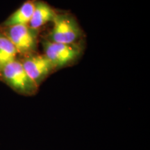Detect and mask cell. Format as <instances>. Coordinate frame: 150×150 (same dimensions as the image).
<instances>
[{
	"mask_svg": "<svg viewBox=\"0 0 150 150\" xmlns=\"http://www.w3.org/2000/svg\"><path fill=\"white\" fill-rule=\"evenodd\" d=\"M0 80L17 93L26 96L35 95L39 88L27 74L19 59L0 70Z\"/></svg>",
	"mask_w": 150,
	"mask_h": 150,
	"instance_id": "6da1fadb",
	"label": "cell"
},
{
	"mask_svg": "<svg viewBox=\"0 0 150 150\" xmlns=\"http://www.w3.org/2000/svg\"><path fill=\"white\" fill-rule=\"evenodd\" d=\"M0 31L13 44L18 55L22 56L35 54L38 45L39 30L29 25H16L2 27Z\"/></svg>",
	"mask_w": 150,
	"mask_h": 150,
	"instance_id": "7a4b0ae2",
	"label": "cell"
},
{
	"mask_svg": "<svg viewBox=\"0 0 150 150\" xmlns=\"http://www.w3.org/2000/svg\"><path fill=\"white\" fill-rule=\"evenodd\" d=\"M52 22L53 27L47 36V40L62 44H74L81 38V29L72 15L56 13Z\"/></svg>",
	"mask_w": 150,
	"mask_h": 150,
	"instance_id": "3957f363",
	"label": "cell"
},
{
	"mask_svg": "<svg viewBox=\"0 0 150 150\" xmlns=\"http://www.w3.org/2000/svg\"><path fill=\"white\" fill-rule=\"evenodd\" d=\"M42 46L44 55L51 62L54 70L72 64L82 54V48L77 43L62 44L46 40Z\"/></svg>",
	"mask_w": 150,
	"mask_h": 150,
	"instance_id": "277c9868",
	"label": "cell"
},
{
	"mask_svg": "<svg viewBox=\"0 0 150 150\" xmlns=\"http://www.w3.org/2000/svg\"><path fill=\"white\" fill-rule=\"evenodd\" d=\"M19 60L27 74L38 87L54 70L51 62L44 54H29L22 56Z\"/></svg>",
	"mask_w": 150,
	"mask_h": 150,
	"instance_id": "5b68a950",
	"label": "cell"
},
{
	"mask_svg": "<svg viewBox=\"0 0 150 150\" xmlns=\"http://www.w3.org/2000/svg\"><path fill=\"white\" fill-rule=\"evenodd\" d=\"M56 14V11L47 3L42 1H35L34 10L29 26L33 29L40 30L41 27L47 22H52Z\"/></svg>",
	"mask_w": 150,
	"mask_h": 150,
	"instance_id": "8992f818",
	"label": "cell"
},
{
	"mask_svg": "<svg viewBox=\"0 0 150 150\" xmlns=\"http://www.w3.org/2000/svg\"><path fill=\"white\" fill-rule=\"evenodd\" d=\"M35 1V0H27L24 1L1 26L10 27L16 25H29L34 10Z\"/></svg>",
	"mask_w": 150,
	"mask_h": 150,
	"instance_id": "52a82bcc",
	"label": "cell"
},
{
	"mask_svg": "<svg viewBox=\"0 0 150 150\" xmlns=\"http://www.w3.org/2000/svg\"><path fill=\"white\" fill-rule=\"evenodd\" d=\"M18 51L11 40L0 31V70L18 59Z\"/></svg>",
	"mask_w": 150,
	"mask_h": 150,
	"instance_id": "ba28073f",
	"label": "cell"
}]
</instances>
